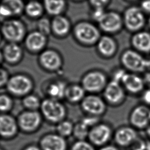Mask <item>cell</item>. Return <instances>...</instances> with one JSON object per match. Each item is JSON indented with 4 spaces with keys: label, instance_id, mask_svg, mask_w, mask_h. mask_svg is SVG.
<instances>
[{
    "label": "cell",
    "instance_id": "cell-1",
    "mask_svg": "<svg viewBox=\"0 0 150 150\" xmlns=\"http://www.w3.org/2000/svg\"><path fill=\"white\" fill-rule=\"evenodd\" d=\"M40 107L43 116L52 122H60L66 115L65 107L56 99L50 98L44 100Z\"/></svg>",
    "mask_w": 150,
    "mask_h": 150
},
{
    "label": "cell",
    "instance_id": "cell-2",
    "mask_svg": "<svg viewBox=\"0 0 150 150\" xmlns=\"http://www.w3.org/2000/svg\"><path fill=\"white\" fill-rule=\"evenodd\" d=\"M76 38L85 45H92L99 40L100 33L93 24L87 22H80L74 28Z\"/></svg>",
    "mask_w": 150,
    "mask_h": 150
},
{
    "label": "cell",
    "instance_id": "cell-3",
    "mask_svg": "<svg viewBox=\"0 0 150 150\" xmlns=\"http://www.w3.org/2000/svg\"><path fill=\"white\" fill-rule=\"evenodd\" d=\"M1 33L8 40L16 43L21 41L25 36V25L18 19L7 20L4 22L1 26Z\"/></svg>",
    "mask_w": 150,
    "mask_h": 150
},
{
    "label": "cell",
    "instance_id": "cell-4",
    "mask_svg": "<svg viewBox=\"0 0 150 150\" xmlns=\"http://www.w3.org/2000/svg\"><path fill=\"white\" fill-rule=\"evenodd\" d=\"M123 65L128 70L141 72L148 67V59H144L140 54L132 50L125 51L121 56Z\"/></svg>",
    "mask_w": 150,
    "mask_h": 150
},
{
    "label": "cell",
    "instance_id": "cell-5",
    "mask_svg": "<svg viewBox=\"0 0 150 150\" xmlns=\"http://www.w3.org/2000/svg\"><path fill=\"white\" fill-rule=\"evenodd\" d=\"M6 87L11 93L21 96L27 94L32 88L33 84L29 77L18 74L9 79Z\"/></svg>",
    "mask_w": 150,
    "mask_h": 150
},
{
    "label": "cell",
    "instance_id": "cell-6",
    "mask_svg": "<svg viewBox=\"0 0 150 150\" xmlns=\"http://www.w3.org/2000/svg\"><path fill=\"white\" fill-rule=\"evenodd\" d=\"M82 86L90 92L100 91L106 86V77L101 71H90L83 77Z\"/></svg>",
    "mask_w": 150,
    "mask_h": 150
},
{
    "label": "cell",
    "instance_id": "cell-7",
    "mask_svg": "<svg viewBox=\"0 0 150 150\" xmlns=\"http://www.w3.org/2000/svg\"><path fill=\"white\" fill-rule=\"evenodd\" d=\"M111 134V129L107 125L100 124L96 125L89 131L88 136L93 144L101 146L108 141Z\"/></svg>",
    "mask_w": 150,
    "mask_h": 150
},
{
    "label": "cell",
    "instance_id": "cell-8",
    "mask_svg": "<svg viewBox=\"0 0 150 150\" xmlns=\"http://www.w3.org/2000/svg\"><path fill=\"white\" fill-rule=\"evenodd\" d=\"M40 148L42 150H67V144L64 137L59 134H50L41 139Z\"/></svg>",
    "mask_w": 150,
    "mask_h": 150
},
{
    "label": "cell",
    "instance_id": "cell-9",
    "mask_svg": "<svg viewBox=\"0 0 150 150\" xmlns=\"http://www.w3.org/2000/svg\"><path fill=\"white\" fill-rule=\"evenodd\" d=\"M41 122L40 114L36 111L29 110L22 112L19 117L18 124L25 131H32L36 129Z\"/></svg>",
    "mask_w": 150,
    "mask_h": 150
},
{
    "label": "cell",
    "instance_id": "cell-10",
    "mask_svg": "<svg viewBox=\"0 0 150 150\" xmlns=\"http://www.w3.org/2000/svg\"><path fill=\"white\" fill-rule=\"evenodd\" d=\"M83 109L93 115L102 114L105 110V105L103 100L95 95H90L85 97L81 103Z\"/></svg>",
    "mask_w": 150,
    "mask_h": 150
},
{
    "label": "cell",
    "instance_id": "cell-11",
    "mask_svg": "<svg viewBox=\"0 0 150 150\" xmlns=\"http://www.w3.org/2000/svg\"><path fill=\"white\" fill-rule=\"evenodd\" d=\"M22 0H2L0 4L1 17H10L21 14L25 10Z\"/></svg>",
    "mask_w": 150,
    "mask_h": 150
},
{
    "label": "cell",
    "instance_id": "cell-12",
    "mask_svg": "<svg viewBox=\"0 0 150 150\" xmlns=\"http://www.w3.org/2000/svg\"><path fill=\"white\" fill-rule=\"evenodd\" d=\"M104 95L105 99L112 104H118L124 97V91L120 83L112 80L104 88Z\"/></svg>",
    "mask_w": 150,
    "mask_h": 150
},
{
    "label": "cell",
    "instance_id": "cell-13",
    "mask_svg": "<svg viewBox=\"0 0 150 150\" xmlns=\"http://www.w3.org/2000/svg\"><path fill=\"white\" fill-rule=\"evenodd\" d=\"M130 121L137 128L146 127L150 121L149 109L144 105L137 106L131 114Z\"/></svg>",
    "mask_w": 150,
    "mask_h": 150
},
{
    "label": "cell",
    "instance_id": "cell-14",
    "mask_svg": "<svg viewBox=\"0 0 150 150\" xmlns=\"http://www.w3.org/2000/svg\"><path fill=\"white\" fill-rule=\"evenodd\" d=\"M125 23L129 30H138L144 23V15L138 8L135 7L131 8L125 12Z\"/></svg>",
    "mask_w": 150,
    "mask_h": 150
},
{
    "label": "cell",
    "instance_id": "cell-15",
    "mask_svg": "<svg viewBox=\"0 0 150 150\" xmlns=\"http://www.w3.org/2000/svg\"><path fill=\"white\" fill-rule=\"evenodd\" d=\"M18 129L15 119L8 114H0V135L5 138L13 137Z\"/></svg>",
    "mask_w": 150,
    "mask_h": 150
},
{
    "label": "cell",
    "instance_id": "cell-16",
    "mask_svg": "<svg viewBox=\"0 0 150 150\" xmlns=\"http://www.w3.org/2000/svg\"><path fill=\"white\" fill-rule=\"evenodd\" d=\"M39 60L43 67L50 70H55L59 69L62 64L60 56L52 50H46L43 52L40 56Z\"/></svg>",
    "mask_w": 150,
    "mask_h": 150
},
{
    "label": "cell",
    "instance_id": "cell-17",
    "mask_svg": "<svg viewBox=\"0 0 150 150\" xmlns=\"http://www.w3.org/2000/svg\"><path fill=\"white\" fill-rule=\"evenodd\" d=\"M101 28L104 31L113 32L117 31L121 26V19L120 16L113 12L105 13L99 21Z\"/></svg>",
    "mask_w": 150,
    "mask_h": 150
},
{
    "label": "cell",
    "instance_id": "cell-18",
    "mask_svg": "<svg viewBox=\"0 0 150 150\" xmlns=\"http://www.w3.org/2000/svg\"><path fill=\"white\" fill-rule=\"evenodd\" d=\"M136 131L130 127L119 128L115 134V140L119 145L126 146L132 144L137 138Z\"/></svg>",
    "mask_w": 150,
    "mask_h": 150
},
{
    "label": "cell",
    "instance_id": "cell-19",
    "mask_svg": "<svg viewBox=\"0 0 150 150\" xmlns=\"http://www.w3.org/2000/svg\"><path fill=\"white\" fill-rule=\"evenodd\" d=\"M46 43V36L40 32L34 31L30 33L25 39V45L28 49L37 52L44 47Z\"/></svg>",
    "mask_w": 150,
    "mask_h": 150
},
{
    "label": "cell",
    "instance_id": "cell-20",
    "mask_svg": "<svg viewBox=\"0 0 150 150\" xmlns=\"http://www.w3.org/2000/svg\"><path fill=\"white\" fill-rule=\"evenodd\" d=\"M122 83L128 91L134 93L141 91L145 84L143 79L135 74L131 73L125 74Z\"/></svg>",
    "mask_w": 150,
    "mask_h": 150
},
{
    "label": "cell",
    "instance_id": "cell-21",
    "mask_svg": "<svg viewBox=\"0 0 150 150\" xmlns=\"http://www.w3.org/2000/svg\"><path fill=\"white\" fill-rule=\"evenodd\" d=\"M52 30L58 36L67 35L70 29V23L67 18L61 15L54 16L51 21Z\"/></svg>",
    "mask_w": 150,
    "mask_h": 150
},
{
    "label": "cell",
    "instance_id": "cell-22",
    "mask_svg": "<svg viewBox=\"0 0 150 150\" xmlns=\"http://www.w3.org/2000/svg\"><path fill=\"white\" fill-rule=\"evenodd\" d=\"M3 56L5 59L10 63L18 62L22 56V50L16 43L11 42L6 45L4 49Z\"/></svg>",
    "mask_w": 150,
    "mask_h": 150
},
{
    "label": "cell",
    "instance_id": "cell-23",
    "mask_svg": "<svg viewBox=\"0 0 150 150\" xmlns=\"http://www.w3.org/2000/svg\"><path fill=\"white\" fill-rule=\"evenodd\" d=\"M133 46L142 52H150V34L145 32L134 35L132 39Z\"/></svg>",
    "mask_w": 150,
    "mask_h": 150
},
{
    "label": "cell",
    "instance_id": "cell-24",
    "mask_svg": "<svg viewBox=\"0 0 150 150\" xmlns=\"http://www.w3.org/2000/svg\"><path fill=\"white\" fill-rule=\"evenodd\" d=\"M43 5L46 12L54 16L60 15L66 6V0H43Z\"/></svg>",
    "mask_w": 150,
    "mask_h": 150
},
{
    "label": "cell",
    "instance_id": "cell-25",
    "mask_svg": "<svg viewBox=\"0 0 150 150\" xmlns=\"http://www.w3.org/2000/svg\"><path fill=\"white\" fill-rule=\"evenodd\" d=\"M97 48L101 54L109 57L113 55L115 53L116 45L112 38L108 36H103L99 39Z\"/></svg>",
    "mask_w": 150,
    "mask_h": 150
},
{
    "label": "cell",
    "instance_id": "cell-26",
    "mask_svg": "<svg viewBox=\"0 0 150 150\" xmlns=\"http://www.w3.org/2000/svg\"><path fill=\"white\" fill-rule=\"evenodd\" d=\"M66 83L62 81H56L51 83L47 89V94L51 98L59 100L65 97L66 91L67 89Z\"/></svg>",
    "mask_w": 150,
    "mask_h": 150
},
{
    "label": "cell",
    "instance_id": "cell-27",
    "mask_svg": "<svg viewBox=\"0 0 150 150\" xmlns=\"http://www.w3.org/2000/svg\"><path fill=\"white\" fill-rule=\"evenodd\" d=\"M85 90L83 86L72 85L67 87L65 97L71 102H78L84 98Z\"/></svg>",
    "mask_w": 150,
    "mask_h": 150
},
{
    "label": "cell",
    "instance_id": "cell-28",
    "mask_svg": "<svg viewBox=\"0 0 150 150\" xmlns=\"http://www.w3.org/2000/svg\"><path fill=\"white\" fill-rule=\"evenodd\" d=\"M45 9L43 5L36 0H31L25 5V12L31 18L40 17L43 13Z\"/></svg>",
    "mask_w": 150,
    "mask_h": 150
},
{
    "label": "cell",
    "instance_id": "cell-29",
    "mask_svg": "<svg viewBox=\"0 0 150 150\" xmlns=\"http://www.w3.org/2000/svg\"><path fill=\"white\" fill-rule=\"evenodd\" d=\"M89 131V127L81 121L74 127L73 132L76 138L79 140H84V139L88 135Z\"/></svg>",
    "mask_w": 150,
    "mask_h": 150
},
{
    "label": "cell",
    "instance_id": "cell-30",
    "mask_svg": "<svg viewBox=\"0 0 150 150\" xmlns=\"http://www.w3.org/2000/svg\"><path fill=\"white\" fill-rule=\"evenodd\" d=\"M74 127L72 123L69 121H62L59 122L57 127L58 134L63 137L70 135L73 132Z\"/></svg>",
    "mask_w": 150,
    "mask_h": 150
},
{
    "label": "cell",
    "instance_id": "cell-31",
    "mask_svg": "<svg viewBox=\"0 0 150 150\" xmlns=\"http://www.w3.org/2000/svg\"><path fill=\"white\" fill-rule=\"evenodd\" d=\"M23 105L29 110L35 111L40 105V101L39 98L35 95H27L23 100Z\"/></svg>",
    "mask_w": 150,
    "mask_h": 150
},
{
    "label": "cell",
    "instance_id": "cell-32",
    "mask_svg": "<svg viewBox=\"0 0 150 150\" xmlns=\"http://www.w3.org/2000/svg\"><path fill=\"white\" fill-rule=\"evenodd\" d=\"M37 26L38 31L45 36L49 35L52 31L51 22L47 18L43 17L39 19Z\"/></svg>",
    "mask_w": 150,
    "mask_h": 150
},
{
    "label": "cell",
    "instance_id": "cell-33",
    "mask_svg": "<svg viewBox=\"0 0 150 150\" xmlns=\"http://www.w3.org/2000/svg\"><path fill=\"white\" fill-rule=\"evenodd\" d=\"M12 105L11 98L7 95H0V111L5 112L9 110Z\"/></svg>",
    "mask_w": 150,
    "mask_h": 150
},
{
    "label": "cell",
    "instance_id": "cell-34",
    "mask_svg": "<svg viewBox=\"0 0 150 150\" xmlns=\"http://www.w3.org/2000/svg\"><path fill=\"white\" fill-rule=\"evenodd\" d=\"M70 150H95L93 145L84 140H79L74 142Z\"/></svg>",
    "mask_w": 150,
    "mask_h": 150
},
{
    "label": "cell",
    "instance_id": "cell-35",
    "mask_svg": "<svg viewBox=\"0 0 150 150\" xmlns=\"http://www.w3.org/2000/svg\"><path fill=\"white\" fill-rule=\"evenodd\" d=\"M105 13L104 12L103 7H96V9L93 12V17L95 20L99 22L104 16Z\"/></svg>",
    "mask_w": 150,
    "mask_h": 150
},
{
    "label": "cell",
    "instance_id": "cell-36",
    "mask_svg": "<svg viewBox=\"0 0 150 150\" xmlns=\"http://www.w3.org/2000/svg\"><path fill=\"white\" fill-rule=\"evenodd\" d=\"M8 80L9 79L7 72L3 69L0 68V87L7 84Z\"/></svg>",
    "mask_w": 150,
    "mask_h": 150
},
{
    "label": "cell",
    "instance_id": "cell-37",
    "mask_svg": "<svg viewBox=\"0 0 150 150\" xmlns=\"http://www.w3.org/2000/svg\"><path fill=\"white\" fill-rule=\"evenodd\" d=\"M126 74L127 73L125 72L124 70H121V69L118 70L115 72V73L114 74V79L112 80H114L118 83H120V81L122 82V81Z\"/></svg>",
    "mask_w": 150,
    "mask_h": 150
},
{
    "label": "cell",
    "instance_id": "cell-38",
    "mask_svg": "<svg viewBox=\"0 0 150 150\" xmlns=\"http://www.w3.org/2000/svg\"><path fill=\"white\" fill-rule=\"evenodd\" d=\"M81 121L85 124L87 127H88L89 128L94 125L97 122V118L96 117H87V118H84V119H83L81 120Z\"/></svg>",
    "mask_w": 150,
    "mask_h": 150
},
{
    "label": "cell",
    "instance_id": "cell-39",
    "mask_svg": "<svg viewBox=\"0 0 150 150\" xmlns=\"http://www.w3.org/2000/svg\"><path fill=\"white\" fill-rule=\"evenodd\" d=\"M108 0H90V3L95 7H103Z\"/></svg>",
    "mask_w": 150,
    "mask_h": 150
},
{
    "label": "cell",
    "instance_id": "cell-40",
    "mask_svg": "<svg viewBox=\"0 0 150 150\" xmlns=\"http://www.w3.org/2000/svg\"><path fill=\"white\" fill-rule=\"evenodd\" d=\"M134 150H150V142H141Z\"/></svg>",
    "mask_w": 150,
    "mask_h": 150
},
{
    "label": "cell",
    "instance_id": "cell-41",
    "mask_svg": "<svg viewBox=\"0 0 150 150\" xmlns=\"http://www.w3.org/2000/svg\"><path fill=\"white\" fill-rule=\"evenodd\" d=\"M144 101L148 104H150V89L146 90L142 96Z\"/></svg>",
    "mask_w": 150,
    "mask_h": 150
},
{
    "label": "cell",
    "instance_id": "cell-42",
    "mask_svg": "<svg viewBox=\"0 0 150 150\" xmlns=\"http://www.w3.org/2000/svg\"><path fill=\"white\" fill-rule=\"evenodd\" d=\"M143 80L144 84L150 87V72H148L145 74Z\"/></svg>",
    "mask_w": 150,
    "mask_h": 150
},
{
    "label": "cell",
    "instance_id": "cell-43",
    "mask_svg": "<svg viewBox=\"0 0 150 150\" xmlns=\"http://www.w3.org/2000/svg\"><path fill=\"white\" fill-rule=\"evenodd\" d=\"M142 7L147 12H150V0L144 1L142 3Z\"/></svg>",
    "mask_w": 150,
    "mask_h": 150
},
{
    "label": "cell",
    "instance_id": "cell-44",
    "mask_svg": "<svg viewBox=\"0 0 150 150\" xmlns=\"http://www.w3.org/2000/svg\"><path fill=\"white\" fill-rule=\"evenodd\" d=\"M23 150H42L40 147L35 145H29L23 149Z\"/></svg>",
    "mask_w": 150,
    "mask_h": 150
},
{
    "label": "cell",
    "instance_id": "cell-45",
    "mask_svg": "<svg viewBox=\"0 0 150 150\" xmlns=\"http://www.w3.org/2000/svg\"><path fill=\"white\" fill-rule=\"evenodd\" d=\"M99 150H118V149L115 146H114L112 145H107V146H104L101 148Z\"/></svg>",
    "mask_w": 150,
    "mask_h": 150
},
{
    "label": "cell",
    "instance_id": "cell-46",
    "mask_svg": "<svg viewBox=\"0 0 150 150\" xmlns=\"http://www.w3.org/2000/svg\"><path fill=\"white\" fill-rule=\"evenodd\" d=\"M146 132H147V134L150 137V125L147 127V129H146Z\"/></svg>",
    "mask_w": 150,
    "mask_h": 150
},
{
    "label": "cell",
    "instance_id": "cell-47",
    "mask_svg": "<svg viewBox=\"0 0 150 150\" xmlns=\"http://www.w3.org/2000/svg\"><path fill=\"white\" fill-rule=\"evenodd\" d=\"M148 67H150V58L148 59Z\"/></svg>",
    "mask_w": 150,
    "mask_h": 150
},
{
    "label": "cell",
    "instance_id": "cell-48",
    "mask_svg": "<svg viewBox=\"0 0 150 150\" xmlns=\"http://www.w3.org/2000/svg\"><path fill=\"white\" fill-rule=\"evenodd\" d=\"M2 59V54H1V53L0 52V62H1Z\"/></svg>",
    "mask_w": 150,
    "mask_h": 150
},
{
    "label": "cell",
    "instance_id": "cell-49",
    "mask_svg": "<svg viewBox=\"0 0 150 150\" xmlns=\"http://www.w3.org/2000/svg\"><path fill=\"white\" fill-rule=\"evenodd\" d=\"M1 18H2V17H1V14H0V19H1Z\"/></svg>",
    "mask_w": 150,
    "mask_h": 150
},
{
    "label": "cell",
    "instance_id": "cell-50",
    "mask_svg": "<svg viewBox=\"0 0 150 150\" xmlns=\"http://www.w3.org/2000/svg\"><path fill=\"white\" fill-rule=\"evenodd\" d=\"M0 150H3V149H1V148H0Z\"/></svg>",
    "mask_w": 150,
    "mask_h": 150
},
{
    "label": "cell",
    "instance_id": "cell-51",
    "mask_svg": "<svg viewBox=\"0 0 150 150\" xmlns=\"http://www.w3.org/2000/svg\"><path fill=\"white\" fill-rule=\"evenodd\" d=\"M76 1H81V0H76Z\"/></svg>",
    "mask_w": 150,
    "mask_h": 150
},
{
    "label": "cell",
    "instance_id": "cell-52",
    "mask_svg": "<svg viewBox=\"0 0 150 150\" xmlns=\"http://www.w3.org/2000/svg\"><path fill=\"white\" fill-rule=\"evenodd\" d=\"M149 23H150V19H149Z\"/></svg>",
    "mask_w": 150,
    "mask_h": 150
}]
</instances>
